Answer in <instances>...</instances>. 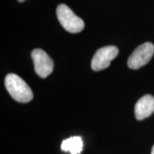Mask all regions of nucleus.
<instances>
[{
  "mask_svg": "<svg viewBox=\"0 0 154 154\" xmlns=\"http://www.w3.org/2000/svg\"><path fill=\"white\" fill-rule=\"evenodd\" d=\"M135 116L137 120L145 119L154 112V97L147 94L136 102L134 109Z\"/></svg>",
  "mask_w": 154,
  "mask_h": 154,
  "instance_id": "423d86ee",
  "label": "nucleus"
},
{
  "mask_svg": "<svg viewBox=\"0 0 154 154\" xmlns=\"http://www.w3.org/2000/svg\"><path fill=\"white\" fill-rule=\"evenodd\" d=\"M34 70L41 78H46L53 72L54 62L45 51L41 49H35L32 52Z\"/></svg>",
  "mask_w": 154,
  "mask_h": 154,
  "instance_id": "39448f33",
  "label": "nucleus"
},
{
  "mask_svg": "<svg viewBox=\"0 0 154 154\" xmlns=\"http://www.w3.org/2000/svg\"><path fill=\"white\" fill-rule=\"evenodd\" d=\"M154 46L151 42H146L133 51L128 59V66L131 69H138L149 62L153 57Z\"/></svg>",
  "mask_w": 154,
  "mask_h": 154,
  "instance_id": "7ed1b4c3",
  "label": "nucleus"
},
{
  "mask_svg": "<svg viewBox=\"0 0 154 154\" xmlns=\"http://www.w3.org/2000/svg\"><path fill=\"white\" fill-rule=\"evenodd\" d=\"M57 16L61 26L67 32L79 33L84 29V22L77 17L66 5H59L57 8Z\"/></svg>",
  "mask_w": 154,
  "mask_h": 154,
  "instance_id": "f03ea898",
  "label": "nucleus"
},
{
  "mask_svg": "<svg viewBox=\"0 0 154 154\" xmlns=\"http://www.w3.org/2000/svg\"><path fill=\"white\" fill-rule=\"evenodd\" d=\"M118 48L115 46H107L96 51L91 60V68L95 72L103 70L110 66L111 61L117 57Z\"/></svg>",
  "mask_w": 154,
  "mask_h": 154,
  "instance_id": "20e7f679",
  "label": "nucleus"
},
{
  "mask_svg": "<svg viewBox=\"0 0 154 154\" xmlns=\"http://www.w3.org/2000/svg\"><path fill=\"white\" fill-rule=\"evenodd\" d=\"M82 138L80 136H72L63 140L61 146V151H69L71 154H79L83 150Z\"/></svg>",
  "mask_w": 154,
  "mask_h": 154,
  "instance_id": "0eeeda50",
  "label": "nucleus"
},
{
  "mask_svg": "<svg viewBox=\"0 0 154 154\" xmlns=\"http://www.w3.org/2000/svg\"><path fill=\"white\" fill-rule=\"evenodd\" d=\"M5 85L7 91L15 101L28 103L33 99V92L28 84L21 77L14 74L7 75Z\"/></svg>",
  "mask_w": 154,
  "mask_h": 154,
  "instance_id": "f257e3e1",
  "label": "nucleus"
},
{
  "mask_svg": "<svg viewBox=\"0 0 154 154\" xmlns=\"http://www.w3.org/2000/svg\"><path fill=\"white\" fill-rule=\"evenodd\" d=\"M151 154H154V146H153V148H152V150H151Z\"/></svg>",
  "mask_w": 154,
  "mask_h": 154,
  "instance_id": "6e6552de",
  "label": "nucleus"
},
{
  "mask_svg": "<svg viewBox=\"0 0 154 154\" xmlns=\"http://www.w3.org/2000/svg\"><path fill=\"white\" fill-rule=\"evenodd\" d=\"M17 1H18L19 2H23L26 1V0H17Z\"/></svg>",
  "mask_w": 154,
  "mask_h": 154,
  "instance_id": "1a4fd4ad",
  "label": "nucleus"
}]
</instances>
